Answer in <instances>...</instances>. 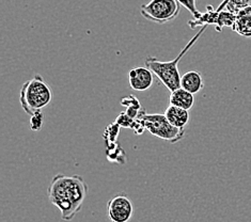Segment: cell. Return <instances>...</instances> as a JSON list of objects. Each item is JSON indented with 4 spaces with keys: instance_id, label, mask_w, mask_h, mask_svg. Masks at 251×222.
I'll return each instance as SVG.
<instances>
[{
    "instance_id": "1",
    "label": "cell",
    "mask_w": 251,
    "mask_h": 222,
    "mask_svg": "<svg viewBox=\"0 0 251 222\" xmlns=\"http://www.w3.org/2000/svg\"><path fill=\"white\" fill-rule=\"evenodd\" d=\"M88 184L80 175L57 174L47 189L49 200L56 206L61 219L71 221L80 212L88 196Z\"/></svg>"
},
{
    "instance_id": "2",
    "label": "cell",
    "mask_w": 251,
    "mask_h": 222,
    "mask_svg": "<svg viewBox=\"0 0 251 222\" xmlns=\"http://www.w3.org/2000/svg\"><path fill=\"white\" fill-rule=\"evenodd\" d=\"M206 27H202L200 31L197 33L195 37L191 39L186 46L178 53L177 57L170 61H160L155 57H147L145 60V64L148 69H150L153 74L156 76L158 79L163 82V85L169 90L170 92L176 91V89L181 88V78L180 71H178V62L181 59L186 55V52L193 47L196 42L200 39L202 33L204 32Z\"/></svg>"
},
{
    "instance_id": "3",
    "label": "cell",
    "mask_w": 251,
    "mask_h": 222,
    "mask_svg": "<svg viewBox=\"0 0 251 222\" xmlns=\"http://www.w3.org/2000/svg\"><path fill=\"white\" fill-rule=\"evenodd\" d=\"M53 98L50 86L40 74H35L31 79L22 86L20 91V103L27 115L32 116L37 111L49 106Z\"/></svg>"
},
{
    "instance_id": "4",
    "label": "cell",
    "mask_w": 251,
    "mask_h": 222,
    "mask_svg": "<svg viewBox=\"0 0 251 222\" xmlns=\"http://www.w3.org/2000/svg\"><path fill=\"white\" fill-rule=\"evenodd\" d=\"M138 119L141 120L145 128L151 135L168 141L172 145L181 141L186 134L185 129H178L172 126L165 115H160V113H146L143 110Z\"/></svg>"
},
{
    "instance_id": "5",
    "label": "cell",
    "mask_w": 251,
    "mask_h": 222,
    "mask_svg": "<svg viewBox=\"0 0 251 222\" xmlns=\"http://www.w3.org/2000/svg\"><path fill=\"white\" fill-rule=\"evenodd\" d=\"M180 3L176 0H151L140 7L141 15L146 20L158 25L175 21L180 14Z\"/></svg>"
},
{
    "instance_id": "6",
    "label": "cell",
    "mask_w": 251,
    "mask_h": 222,
    "mask_svg": "<svg viewBox=\"0 0 251 222\" xmlns=\"http://www.w3.org/2000/svg\"><path fill=\"white\" fill-rule=\"evenodd\" d=\"M133 214L134 205L126 194H116L107 203V215L111 222H128Z\"/></svg>"
},
{
    "instance_id": "7",
    "label": "cell",
    "mask_w": 251,
    "mask_h": 222,
    "mask_svg": "<svg viewBox=\"0 0 251 222\" xmlns=\"http://www.w3.org/2000/svg\"><path fill=\"white\" fill-rule=\"evenodd\" d=\"M128 83L129 87L134 91L143 92L150 89L154 82L153 72L147 67H135L131 69L128 74Z\"/></svg>"
},
{
    "instance_id": "8",
    "label": "cell",
    "mask_w": 251,
    "mask_h": 222,
    "mask_svg": "<svg viewBox=\"0 0 251 222\" xmlns=\"http://www.w3.org/2000/svg\"><path fill=\"white\" fill-rule=\"evenodd\" d=\"M165 117L169 123L178 129H185L190 122V113L188 110L169 105L165 110Z\"/></svg>"
},
{
    "instance_id": "9",
    "label": "cell",
    "mask_w": 251,
    "mask_h": 222,
    "mask_svg": "<svg viewBox=\"0 0 251 222\" xmlns=\"http://www.w3.org/2000/svg\"><path fill=\"white\" fill-rule=\"evenodd\" d=\"M181 88L194 95L199 93L204 88L202 74L198 71H189L185 73L181 78Z\"/></svg>"
},
{
    "instance_id": "10",
    "label": "cell",
    "mask_w": 251,
    "mask_h": 222,
    "mask_svg": "<svg viewBox=\"0 0 251 222\" xmlns=\"http://www.w3.org/2000/svg\"><path fill=\"white\" fill-rule=\"evenodd\" d=\"M169 105L189 111L195 105V95L189 93L186 90L178 88L176 91L170 92Z\"/></svg>"
},
{
    "instance_id": "11",
    "label": "cell",
    "mask_w": 251,
    "mask_h": 222,
    "mask_svg": "<svg viewBox=\"0 0 251 222\" xmlns=\"http://www.w3.org/2000/svg\"><path fill=\"white\" fill-rule=\"evenodd\" d=\"M232 30L242 37L251 38V5L236 15V21Z\"/></svg>"
},
{
    "instance_id": "12",
    "label": "cell",
    "mask_w": 251,
    "mask_h": 222,
    "mask_svg": "<svg viewBox=\"0 0 251 222\" xmlns=\"http://www.w3.org/2000/svg\"><path fill=\"white\" fill-rule=\"evenodd\" d=\"M236 21V15L231 13V12L226 11V9H223L218 14V19L216 23V30L217 31H221L225 27H231L233 28Z\"/></svg>"
},
{
    "instance_id": "13",
    "label": "cell",
    "mask_w": 251,
    "mask_h": 222,
    "mask_svg": "<svg viewBox=\"0 0 251 222\" xmlns=\"http://www.w3.org/2000/svg\"><path fill=\"white\" fill-rule=\"evenodd\" d=\"M250 5V0H226V10L237 15L244 9Z\"/></svg>"
},
{
    "instance_id": "14",
    "label": "cell",
    "mask_w": 251,
    "mask_h": 222,
    "mask_svg": "<svg viewBox=\"0 0 251 222\" xmlns=\"http://www.w3.org/2000/svg\"><path fill=\"white\" fill-rule=\"evenodd\" d=\"M44 124V113L41 111H37L30 117V128L33 131H39L43 127Z\"/></svg>"
},
{
    "instance_id": "15",
    "label": "cell",
    "mask_w": 251,
    "mask_h": 222,
    "mask_svg": "<svg viewBox=\"0 0 251 222\" xmlns=\"http://www.w3.org/2000/svg\"><path fill=\"white\" fill-rule=\"evenodd\" d=\"M185 9H187L194 17L198 16L200 12L197 9V0H176Z\"/></svg>"
}]
</instances>
